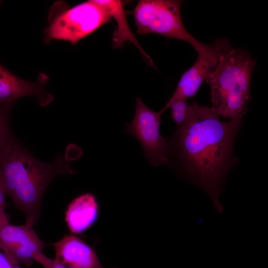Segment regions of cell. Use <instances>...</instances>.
<instances>
[{
    "instance_id": "7c38bea8",
    "label": "cell",
    "mask_w": 268,
    "mask_h": 268,
    "mask_svg": "<svg viewBox=\"0 0 268 268\" xmlns=\"http://www.w3.org/2000/svg\"><path fill=\"white\" fill-rule=\"evenodd\" d=\"M94 0L103 7L116 21L117 27L112 38L114 46L117 48H120L126 41H129L138 49L149 64L153 65L151 58L143 50L129 27L123 2L119 0Z\"/></svg>"
},
{
    "instance_id": "5bb4252c",
    "label": "cell",
    "mask_w": 268,
    "mask_h": 268,
    "mask_svg": "<svg viewBox=\"0 0 268 268\" xmlns=\"http://www.w3.org/2000/svg\"><path fill=\"white\" fill-rule=\"evenodd\" d=\"M187 100L180 99L171 103L167 107L171 109V118L175 123L177 128L182 126L186 121L189 109Z\"/></svg>"
},
{
    "instance_id": "5b68a950",
    "label": "cell",
    "mask_w": 268,
    "mask_h": 268,
    "mask_svg": "<svg viewBox=\"0 0 268 268\" xmlns=\"http://www.w3.org/2000/svg\"><path fill=\"white\" fill-rule=\"evenodd\" d=\"M109 13L94 0L66 8L45 29L46 42L61 40L74 44L111 20Z\"/></svg>"
},
{
    "instance_id": "6da1fadb",
    "label": "cell",
    "mask_w": 268,
    "mask_h": 268,
    "mask_svg": "<svg viewBox=\"0 0 268 268\" xmlns=\"http://www.w3.org/2000/svg\"><path fill=\"white\" fill-rule=\"evenodd\" d=\"M211 107L194 101L185 123L169 142L182 174L203 190L215 208H223L219 197L228 173L235 163L234 145L242 119L224 122Z\"/></svg>"
},
{
    "instance_id": "9a60e30c",
    "label": "cell",
    "mask_w": 268,
    "mask_h": 268,
    "mask_svg": "<svg viewBox=\"0 0 268 268\" xmlns=\"http://www.w3.org/2000/svg\"><path fill=\"white\" fill-rule=\"evenodd\" d=\"M35 261L41 264L44 268H67L55 259H50L43 253L38 256Z\"/></svg>"
},
{
    "instance_id": "ba28073f",
    "label": "cell",
    "mask_w": 268,
    "mask_h": 268,
    "mask_svg": "<svg viewBox=\"0 0 268 268\" xmlns=\"http://www.w3.org/2000/svg\"><path fill=\"white\" fill-rule=\"evenodd\" d=\"M33 227L26 223L15 225L8 222L0 227V248L17 265L31 266L43 253L45 245Z\"/></svg>"
},
{
    "instance_id": "3957f363",
    "label": "cell",
    "mask_w": 268,
    "mask_h": 268,
    "mask_svg": "<svg viewBox=\"0 0 268 268\" xmlns=\"http://www.w3.org/2000/svg\"><path fill=\"white\" fill-rule=\"evenodd\" d=\"M256 61L249 51L232 47L223 53L205 79L212 109L220 116L242 119L251 98V81Z\"/></svg>"
},
{
    "instance_id": "9c48e42d",
    "label": "cell",
    "mask_w": 268,
    "mask_h": 268,
    "mask_svg": "<svg viewBox=\"0 0 268 268\" xmlns=\"http://www.w3.org/2000/svg\"><path fill=\"white\" fill-rule=\"evenodd\" d=\"M49 77L46 74L41 73L36 82L25 80L0 64V104L31 96L37 99L40 106H48L54 100L53 96L45 89Z\"/></svg>"
},
{
    "instance_id": "7a4b0ae2",
    "label": "cell",
    "mask_w": 268,
    "mask_h": 268,
    "mask_svg": "<svg viewBox=\"0 0 268 268\" xmlns=\"http://www.w3.org/2000/svg\"><path fill=\"white\" fill-rule=\"evenodd\" d=\"M66 156L58 154L52 163L40 161L16 140L0 153V184L15 207L32 226L41 214L44 192L56 177L74 174Z\"/></svg>"
},
{
    "instance_id": "52a82bcc",
    "label": "cell",
    "mask_w": 268,
    "mask_h": 268,
    "mask_svg": "<svg viewBox=\"0 0 268 268\" xmlns=\"http://www.w3.org/2000/svg\"><path fill=\"white\" fill-rule=\"evenodd\" d=\"M232 47L228 39L218 38L211 44L207 53L199 54L193 66L182 75L175 91L161 111L164 112L168 106L175 100L194 97L217 66L221 55Z\"/></svg>"
},
{
    "instance_id": "277c9868",
    "label": "cell",
    "mask_w": 268,
    "mask_h": 268,
    "mask_svg": "<svg viewBox=\"0 0 268 268\" xmlns=\"http://www.w3.org/2000/svg\"><path fill=\"white\" fill-rule=\"evenodd\" d=\"M183 3L180 0H140L133 11L136 32L140 35L155 33L184 41L199 54L208 52L210 44L197 40L185 28L181 15Z\"/></svg>"
},
{
    "instance_id": "e0dca14e",
    "label": "cell",
    "mask_w": 268,
    "mask_h": 268,
    "mask_svg": "<svg viewBox=\"0 0 268 268\" xmlns=\"http://www.w3.org/2000/svg\"><path fill=\"white\" fill-rule=\"evenodd\" d=\"M0 268H21L13 263L5 253L0 248Z\"/></svg>"
},
{
    "instance_id": "4fadbf2b",
    "label": "cell",
    "mask_w": 268,
    "mask_h": 268,
    "mask_svg": "<svg viewBox=\"0 0 268 268\" xmlns=\"http://www.w3.org/2000/svg\"><path fill=\"white\" fill-rule=\"evenodd\" d=\"M14 102L0 104V153L16 139L11 128V116Z\"/></svg>"
},
{
    "instance_id": "2e32d148",
    "label": "cell",
    "mask_w": 268,
    "mask_h": 268,
    "mask_svg": "<svg viewBox=\"0 0 268 268\" xmlns=\"http://www.w3.org/2000/svg\"><path fill=\"white\" fill-rule=\"evenodd\" d=\"M6 194L0 184V227L9 222L8 217L5 213L6 202L5 201Z\"/></svg>"
},
{
    "instance_id": "30bf717a",
    "label": "cell",
    "mask_w": 268,
    "mask_h": 268,
    "mask_svg": "<svg viewBox=\"0 0 268 268\" xmlns=\"http://www.w3.org/2000/svg\"><path fill=\"white\" fill-rule=\"evenodd\" d=\"M53 246L55 259L67 268H105L94 249L75 235H66Z\"/></svg>"
},
{
    "instance_id": "ac0fdd59",
    "label": "cell",
    "mask_w": 268,
    "mask_h": 268,
    "mask_svg": "<svg viewBox=\"0 0 268 268\" xmlns=\"http://www.w3.org/2000/svg\"><path fill=\"white\" fill-rule=\"evenodd\" d=\"M1 5V1H0V5Z\"/></svg>"
},
{
    "instance_id": "8992f818",
    "label": "cell",
    "mask_w": 268,
    "mask_h": 268,
    "mask_svg": "<svg viewBox=\"0 0 268 268\" xmlns=\"http://www.w3.org/2000/svg\"><path fill=\"white\" fill-rule=\"evenodd\" d=\"M135 113L130 123H125V132L134 136L143 149V156L149 163L158 166L169 162V140L160 133L161 110L153 111L139 97L136 98Z\"/></svg>"
},
{
    "instance_id": "8fae6325",
    "label": "cell",
    "mask_w": 268,
    "mask_h": 268,
    "mask_svg": "<svg viewBox=\"0 0 268 268\" xmlns=\"http://www.w3.org/2000/svg\"><path fill=\"white\" fill-rule=\"evenodd\" d=\"M99 205L94 195L82 194L68 204L65 212V220L72 234H80L92 226L97 220Z\"/></svg>"
}]
</instances>
